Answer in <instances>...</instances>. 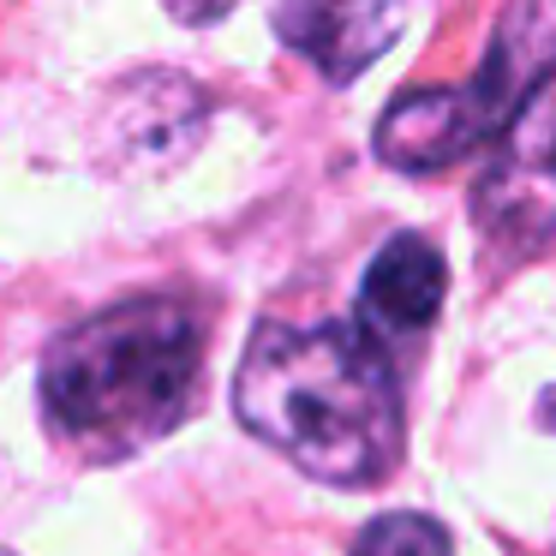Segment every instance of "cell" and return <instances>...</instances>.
<instances>
[{
	"instance_id": "4",
	"label": "cell",
	"mask_w": 556,
	"mask_h": 556,
	"mask_svg": "<svg viewBox=\"0 0 556 556\" xmlns=\"http://www.w3.org/2000/svg\"><path fill=\"white\" fill-rule=\"evenodd\" d=\"M551 78H556V0L508 7L496 37H491V49H484V61H479V73H472V85L460 90L472 138L491 144L496 132H508V126L551 90Z\"/></svg>"
},
{
	"instance_id": "10",
	"label": "cell",
	"mask_w": 556,
	"mask_h": 556,
	"mask_svg": "<svg viewBox=\"0 0 556 556\" xmlns=\"http://www.w3.org/2000/svg\"><path fill=\"white\" fill-rule=\"evenodd\" d=\"M228 7H174V18H186V25H210V18H222Z\"/></svg>"
},
{
	"instance_id": "1",
	"label": "cell",
	"mask_w": 556,
	"mask_h": 556,
	"mask_svg": "<svg viewBox=\"0 0 556 556\" xmlns=\"http://www.w3.org/2000/svg\"><path fill=\"white\" fill-rule=\"evenodd\" d=\"M240 419L324 484H377L401 455V389L353 324H264L233 383Z\"/></svg>"
},
{
	"instance_id": "6",
	"label": "cell",
	"mask_w": 556,
	"mask_h": 556,
	"mask_svg": "<svg viewBox=\"0 0 556 556\" xmlns=\"http://www.w3.org/2000/svg\"><path fill=\"white\" fill-rule=\"evenodd\" d=\"M276 30L329 85H348L407 30V7L395 0H288L276 7Z\"/></svg>"
},
{
	"instance_id": "9",
	"label": "cell",
	"mask_w": 556,
	"mask_h": 556,
	"mask_svg": "<svg viewBox=\"0 0 556 556\" xmlns=\"http://www.w3.org/2000/svg\"><path fill=\"white\" fill-rule=\"evenodd\" d=\"M353 556H448V532L431 515H377Z\"/></svg>"
},
{
	"instance_id": "5",
	"label": "cell",
	"mask_w": 556,
	"mask_h": 556,
	"mask_svg": "<svg viewBox=\"0 0 556 556\" xmlns=\"http://www.w3.org/2000/svg\"><path fill=\"white\" fill-rule=\"evenodd\" d=\"M204 132V90L180 73H138L109 97L97 150L121 174H162Z\"/></svg>"
},
{
	"instance_id": "2",
	"label": "cell",
	"mask_w": 556,
	"mask_h": 556,
	"mask_svg": "<svg viewBox=\"0 0 556 556\" xmlns=\"http://www.w3.org/2000/svg\"><path fill=\"white\" fill-rule=\"evenodd\" d=\"M204 365V317L174 293L109 305L42 359V407L61 443L114 460L186 419Z\"/></svg>"
},
{
	"instance_id": "7",
	"label": "cell",
	"mask_w": 556,
	"mask_h": 556,
	"mask_svg": "<svg viewBox=\"0 0 556 556\" xmlns=\"http://www.w3.org/2000/svg\"><path fill=\"white\" fill-rule=\"evenodd\" d=\"M448 288V264L431 240L419 233H395L383 252L371 257L359 288V324L371 341H407L437 317Z\"/></svg>"
},
{
	"instance_id": "8",
	"label": "cell",
	"mask_w": 556,
	"mask_h": 556,
	"mask_svg": "<svg viewBox=\"0 0 556 556\" xmlns=\"http://www.w3.org/2000/svg\"><path fill=\"white\" fill-rule=\"evenodd\" d=\"M472 144L479 138L467 126L460 90H407L377 121V156L401 174H437L448 162H460Z\"/></svg>"
},
{
	"instance_id": "3",
	"label": "cell",
	"mask_w": 556,
	"mask_h": 556,
	"mask_svg": "<svg viewBox=\"0 0 556 556\" xmlns=\"http://www.w3.org/2000/svg\"><path fill=\"white\" fill-rule=\"evenodd\" d=\"M472 216L484 245L496 257L508 252V264L539 252L556 233V85L503 132V150L472 198Z\"/></svg>"
}]
</instances>
